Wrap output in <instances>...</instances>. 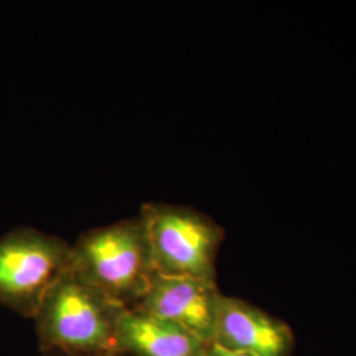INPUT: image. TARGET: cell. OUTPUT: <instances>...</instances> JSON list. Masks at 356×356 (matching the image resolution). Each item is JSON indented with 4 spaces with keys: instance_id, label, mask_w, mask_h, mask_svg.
<instances>
[{
    "instance_id": "8992f818",
    "label": "cell",
    "mask_w": 356,
    "mask_h": 356,
    "mask_svg": "<svg viewBox=\"0 0 356 356\" xmlns=\"http://www.w3.org/2000/svg\"><path fill=\"white\" fill-rule=\"evenodd\" d=\"M213 343L251 356H289L293 334L284 322L266 312L220 293Z\"/></svg>"
},
{
    "instance_id": "5b68a950",
    "label": "cell",
    "mask_w": 356,
    "mask_h": 356,
    "mask_svg": "<svg viewBox=\"0 0 356 356\" xmlns=\"http://www.w3.org/2000/svg\"><path fill=\"white\" fill-rule=\"evenodd\" d=\"M219 294L216 282L156 272L148 291L132 309L176 323L211 344Z\"/></svg>"
},
{
    "instance_id": "7a4b0ae2",
    "label": "cell",
    "mask_w": 356,
    "mask_h": 356,
    "mask_svg": "<svg viewBox=\"0 0 356 356\" xmlns=\"http://www.w3.org/2000/svg\"><path fill=\"white\" fill-rule=\"evenodd\" d=\"M72 269L111 301L132 309L157 272L140 214L81 234L72 244Z\"/></svg>"
},
{
    "instance_id": "6da1fadb",
    "label": "cell",
    "mask_w": 356,
    "mask_h": 356,
    "mask_svg": "<svg viewBox=\"0 0 356 356\" xmlns=\"http://www.w3.org/2000/svg\"><path fill=\"white\" fill-rule=\"evenodd\" d=\"M124 310L70 268L45 294L33 318L40 353L119 354L118 330Z\"/></svg>"
},
{
    "instance_id": "ba28073f",
    "label": "cell",
    "mask_w": 356,
    "mask_h": 356,
    "mask_svg": "<svg viewBox=\"0 0 356 356\" xmlns=\"http://www.w3.org/2000/svg\"><path fill=\"white\" fill-rule=\"evenodd\" d=\"M207 356H251L244 353H238V351H231L225 347H220L216 343L209 344L207 348Z\"/></svg>"
},
{
    "instance_id": "3957f363",
    "label": "cell",
    "mask_w": 356,
    "mask_h": 356,
    "mask_svg": "<svg viewBox=\"0 0 356 356\" xmlns=\"http://www.w3.org/2000/svg\"><path fill=\"white\" fill-rule=\"evenodd\" d=\"M140 216L159 273L216 282V256L225 229L210 216L165 202L141 204Z\"/></svg>"
},
{
    "instance_id": "277c9868",
    "label": "cell",
    "mask_w": 356,
    "mask_h": 356,
    "mask_svg": "<svg viewBox=\"0 0 356 356\" xmlns=\"http://www.w3.org/2000/svg\"><path fill=\"white\" fill-rule=\"evenodd\" d=\"M72 268V244L33 227L0 236V305L35 318L45 294Z\"/></svg>"
},
{
    "instance_id": "52a82bcc",
    "label": "cell",
    "mask_w": 356,
    "mask_h": 356,
    "mask_svg": "<svg viewBox=\"0 0 356 356\" xmlns=\"http://www.w3.org/2000/svg\"><path fill=\"white\" fill-rule=\"evenodd\" d=\"M209 343L164 319L126 309L118 330V353L129 356H207Z\"/></svg>"
},
{
    "instance_id": "9c48e42d",
    "label": "cell",
    "mask_w": 356,
    "mask_h": 356,
    "mask_svg": "<svg viewBox=\"0 0 356 356\" xmlns=\"http://www.w3.org/2000/svg\"><path fill=\"white\" fill-rule=\"evenodd\" d=\"M41 355L40 356H70L66 355V354H63V353H56V351H49V353H40ZM108 356H129L127 354H114V355H108Z\"/></svg>"
}]
</instances>
